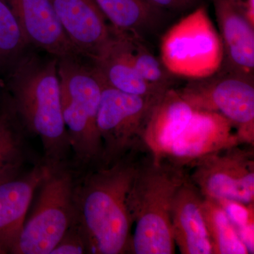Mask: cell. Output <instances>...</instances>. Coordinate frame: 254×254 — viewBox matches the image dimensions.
Instances as JSON below:
<instances>
[{
	"label": "cell",
	"instance_id": "1",
	"mask_svg": "<svg viewBox=\"0 0 254 254\" xmlns=\"http://www.w3.org/2000/svg\"><path fill=\"white\" fill-rule=\"evenodd\" d=\"M150 153L146 146L95 169L76 185L77 222L88 254L129 253L132 224L127 198L137 170Z\"/></svg>",
	"mask_w": 254,
	"mask_h": 254
},
{
	"label": "cell",
	"instance_id": "2",
	"mask_svg": "<svg viewBox=\"0 0 254 254\" xmlns=\"http://www.w3.org/2000/svg\"><path fill=\"white\" fill-rule=\"evenodd\" d=\"M11 107L23 127L41 138L46 163L60 165L71 148L62 108L58 60L26 55L9 81Z\"/></svg>",
	"mask_w": 254,
	"mask_h": 254
},
{
	"label": "cell",
	"instance_id": "3",
	"mask_svg": "<svg viewBox=\"0 0 254 254\" xmlns=\"http://www.w3.org/2000/svg\"><path fill=\"white\" fill-rule=\"evenodd\" d=\"M187 178L185 169L155 158L151 153L143 160L127 198L132 224L130 254H175L172 205Z\"/></svg>",
	"mask_w": 254,
	"mask_h": 254
},
{
	"label": "cell",
	"instance_id": "4",
	"mask_svg": "<svg viewBox=\"0 0 254 254\" xmlns=\"http://www.w3.org/2000/svg\"><path fill=\"white\" fill-rule=\"evenodd\" d=\"M58 74L70 147L82 163L98 165L103 148L97 118L104 80L81 58L58 60Z\"/></svg>",
	"mask_w": 254,
	"mask_h": 254
},
{
	"label": "cell",
	"instance_id": "5",
	"mask_svg": "<svg viewBox=\"0 0 254 254\" xmlns=\"http://www.w3.org/2000/svg\"><path fill=\"white\" fill-rule=\"evenodd\" d=\"M76 188L63 164L52 167L37 190L36 203L10 254H50L77 221Z\"/></svg>",
	"mask_w": 254,
	"mask_h": 254
},
{
	"label": "cell",
	"instance_id": "6",
	"mask_svg": "<svg viewBox=\"0 0 254 254\" xmlns=\"http://www.w3.org/2000/svg\"><path fill=\"white\" fill-rule=\"evenodd\" d=\"M160 60L169 73L191 79L210 77L221 69V38L203 6L182 18L164 35Z\"/></svg>",
	"mask_w": 254,
	"mask_h": 254
},
{
	"label": "cell",
	"instance_id": "7",
	"mask_svg": "<svg viewBox=\"0 0 254 254\" xmlns=\"http://www.w3.org/2000/svg\"><path fill=\"white\" fill-rule=\"evenodd\" d=\"M162 95L129 94L108 86L104 81L97 118L103 148L100 163H111L145 145V128Z\"/></svg>",
	"mask_w": 254,
	"mask_h": 254
},
{
	"label": "cell",
	"instance_id": "8",
	"mask_svg": "<svg viewBox=\"0 0 254 254\" xmlns=\"http://www.w3.org/2000/svg\"><path fill=\"white\" fill-rule=\"evenodd\" d=\"M254 145L224 148L195 160L186 169L203 198L254 203Z\"/></svg>",
	"mask_w": 254,
	"mask_h": 254
},
{
	"label": "cell",
	"instance_id": "9",
	"mask_svg": "<svg viewBox=\"0 0 254 254\" xmlns=\"http://www.w3.org/2000/svg\"><path fill=\"white\" fill-rule=\"evenodd\" d=\"M192 107L222 115L236 127L244 143L254 145V86L252 77L233 71L194 79L177 90Z\"/></svg>",
	"mask_w": 254,
	"mask_h": 254
},
{
	"label": "cell",
	"instance_id": "10",
	"mask_svg": "<svg viewBox=\"0 0 254 254\" xmlns=\"http://www.w3.org/2000/svg\"><path fill=\"white\" fill-rule=\"evenodd\" d=\"M240 143H244L236 127L226 118L194 110L185 129L163 155L155 158L186 170L205 155Z\"/></svg>",
	"mask_w": 254,
	"mask_h": 254
},
{
	"label": "cell",
	"instance_id": "11",
	"mask_svg": "<svg viewBox=\"0 0 254 254\" xmlns=\"http://www.w3.org/2000/svg\"><path fill=\"white\" fill-rule=\"evenodd\" d=\"M64 31L82 57L91 61L108 44L113 28L94 0H52Z\"/></svg>",
	"mask_w": 254,
	"mask_h": 254
},
{
	"label": "cell",
	"instance_id": "12",
	"mask_svg": "<svg viewBox=\"0 0 254 254\" xmlns=\"http://www.w3.org/2000/svg\"><path fill=\"white\" fill-rule=\"evenodd\" d=\"M51 165H37L0 181V254H10L27 218L37 189Z\"/></svg>",
	"mask_w": 254,
	"mask_h": 254
},
{
	"label": "cell",
	"instance_id": "13",
	"mask_svg": "<svg viewBox=\"0 0 254 254\" xmlns=\"http://www.w3.org/2000/svg\"><path fill=\"white\" fill-rule=\"evenodd\" d=\"M29 45L57 59L81 58L64 31L52 0H6Z\"/></svg>",
	"mask_w": 254,
	"mask_h": 254
},
{
	"label": "cell",
	"instance_id": "14",
	"mask_svg": "<svg viewBox=\"0 0 254 254\" xmlns=\"http://www.w3.org/2000/svg\"><path fill=\"white\" fill-rule=\"evenodd\" d=\"M203 200L187 175L176 192L171 210L174 240L182 254H213L203 218Z\"/></svg>",
	"mask_w": 254,
	"mask_h": 254
},
{
	"label": "cell",
	"instance_id": "15",
	"mask_svg": "<svg viewBox=\"0 0 254 254\" xmlns=\"http://www.w3.org/2000/svg\"><path fill=\"white\" fill-rule=\"evenodd\" d=\"M230 71L252 77L254 70V26L232 0H212Z\"/></svg>",
	"mask_w": 254,
	"mask_h": 254
},
{
	"label": "cell",
	"instance_id": "16",
	"mask_svg": "<svg viewBox=\"0 0 254 254\" xmlns=\"http://www.w3.org/2000/svg\"><path fill=\"white\" fill-rule=\"evenodd\" d=\"M194 110L177 90L169 88L150 115L143 141L155 158L164 154L185 129Z\"/></svg>",
	"mask_w": 254,
	"mask_h": 254
},
{
	"label": "cell",
	"instance_id": "17",
	"mask_svg": "<svg viewBox=\"0 0 254 254\" xmlns=\"http://www.w3.org/2000/svg\"><path fill=\"white\" fill-rule=\"evenodd\" d=\"M91 62L105 83L119 91L151 97L160 96L165 92L156 89L138 74L119 44L114 28L108 44L99 56Z\"/></svg>",
	"mask_w": 254,
	"mask_h": 254
},
{
	"label": "cell",
	"instance_id": "18",
	"mask_svg": "<svg viewBox=\"0 0 254 254\" xmlns=\"http://www.w3.org/2000/svg\"><path fill=\"white\" fill-rule=\"evenodd\" d=\"M114 30L119 44L138 74L159 91H166L172 88L170 73L161 60L157 59L145 46L139 33Z\"/></svg>",
	"mask_w": 254,
	"mask_h": 254
},
{
	"label": "cell",
	"instance_id": "19",
	"mask_svg": "<svg viewBox=\"0 0 254 254\" xmlns=\"http://www.w3.org/2000/svg\"><path fill=\"white\" fill-rule=\"evenodd\" d=\"M21 127L10 103L0 110V181L18 173L24 161Z\"/></svg>",
	"mask_w": 254,
	"mask_h": 254
},
{
	"label": "cell",
	"instance_id": "20",
	"mask_svg": "<svg viewBox=\"0 0 254 254\" xmlns=\"http://www.w3.org/2000/svg\"><path fill=\"white\" fill-rule=\"evenodd\" d=\"M202 209L213 254H250L218 202L203 198Z\"/></svg>",
	"mask_w": 254,
	"mask_h": 254
},
{
	"label": "cell",
	"instance_id": "21",
	"mask_svg": "<svg viewBox=\"0 0 254 254\" xmlns=\"http://www.w3.org/2000/svg\"><path fill=\"white\" fill-rule=\"evenodd\" d=\"M110 25L124 31H137L151 21L155 8L148 0H94Z\"/></svg>",
	"mask_w": 254,
	"mask_h": 254
},
{
	"label": "cell",
	"instance_id": "22",
	"mask_svg": "<svg viewBox=\"0 0 254 254\" xmlns=\"http://www.w3.org/2000/svg\"><path fill=\"white\" fill-rule=\"evenodd\" d=\"M29 43L6 0H0V65L16 63Z\"/></svg>",
	"mask_w": 254,
	"mask_h": 254
},
{
	"label": "cell",
	"instance_id": "23",
	"mask_svg": "<svg viewBox=\"0 0 254 254\" xmlns=\"http://www.w3.org/2000/svg\"><path fill=\"white\" fill-rule=\"evenodd\" d=\"M88 253V245L79 224L76 221L64 235L50 254Z\"/></svg>",
	"mask_w": 254,
	"mask_h": 254
},
{
	"label": "cell",
	"instance_id": "24",
	"mask_svg": "<svg viewBox=\"0 0 254 254\" xmlns=\"http://www.w3.org/2000/svg\"><path fill=\"white\" fill-rule=\"evenodd\" d=\"M221 205L235 230L254 225V204L247 205L232 200L217 201Z\"/></svg>",
	"mask_w": 254,
	"mask_h": 254
},
{
	"label": "cell",
	"instance_id": "25",
	"mask_svg": "<svg viewBox=\"0 0 254 254\" xmlns=\"http://www.w3.org/2000/svg\"><path fill=\"white\" fill-rule=\"evenodd\" d=\"M155 9H185L190 7L195 0H148Z\"/></svg>",
	"mask_w": 254,
	"mask_h": 254
},
{
	"label": "cell",
	"instance_id": "26",
	"mask_svg": "<svg viewBox=\"0 0 254 254\" xmlns=\"http://www.w3.org/2000/svg\"><path fill=\"white\" fill-rule=\"evenodd\" d=\"M232 1L254 26V0H232Z\"/></svg>",
	"mask_w": 254,
	"mask_h": 254
}]
</instances>
